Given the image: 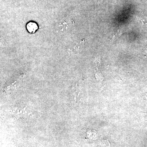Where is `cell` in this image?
<instances>
[{
  "mask_svg": "<svg viewBox=\"0 0 147 147\" xmlns=\"http://www.w3.org/2000/svg\"><path fill=\"white\" fill-rule=\"evenodd\" d=\"M38 28V27L36 23H34V22H30L27 25V28L28 31L31 33H34L36 31Z\"/></svg>",
  "mask_w": 147,
  "mask_h": 147,
  "instance_id": "obj_1",
  "label": "cell"
},
{
  "mask_svg": "<svg viewBox=\"0 0 147 147\" xmlns=\"http://www.w3.org/2000/svg\"><path fill=\"white\" fill-rule=\"evenodd\" d=\"M68 28V24H67V22L65 21L60 22L58 26L59 30L62 32H64L65 31H67Z\"/></svg>",
  "mask_w": 147,
  "mask_h": 147,
  "instance_id": "obj_2",
  "label": "cell"
},
{
  "mask_svg": "<svg viewBox=\"0 0 147 147\" xmlns=\"http://www.w3.org/2000/svg\"><path fill=\"white\" fill-rule=\"evenodd\" d=\"M140 20H141V22H142V24L147 25V19L146 18H140Z\"/></svg>",
  "mask_w": 147,
  "mask_h": 147,
  "instance_id": "obj_3",
  "label": "cell"
}]
</instances>
